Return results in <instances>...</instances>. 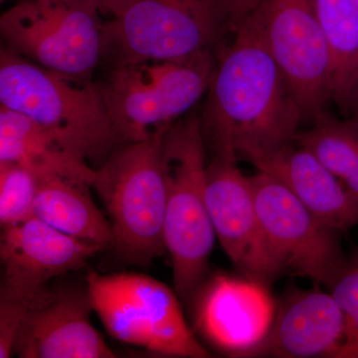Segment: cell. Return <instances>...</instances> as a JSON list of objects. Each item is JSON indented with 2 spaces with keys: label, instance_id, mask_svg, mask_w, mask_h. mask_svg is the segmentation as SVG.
<instances>
[{
  "label": "cell",
  "instance_id": "603a6c76",
  "mask_svg": "<svg viewBox=\"0 0 358 358\" xmlns=\"http://www.w3.org/2000/svg\"><path fill=\"white\" fill-rule=\"evenodd\" d=\"M28 306L0 292V358L14 355V345Z\"/></svg>",
  "mask_w": 358,
  "mask_h": 358
},
{
  "label": "cell",
  "instance_id": "7c38bea8",
  "mask_svg": "<svg viewBox=\"0 0 358 358\" xmlns=\"http://www.w3.org/2000/svg\"><path fill=\"white\" fill-rule=\"evenodd\" d=\"M103 250L55 229L36 216L2 228L0 292L31 307L50 292L52 280L81 270Z\"/></svg>",
  "mask_w": 358,
  "mask_h": 358
},
{
  "label": "cell",
  "instance_id": "ac0fdd59",
  "mask_svg": "<svg viewBox=\"0 0 358 358\" xmlns=\"http://www.w3.org/2000/svg\"><path fill=\"white\" fill-rule=\"evenodd\" d=\"M38 180L34 216L82 241L113 248L112 224L92 199L89 183L60 176Z\"/></svg>",
  "mask_w": 358,
  "mask_h": 358
},
{
  "label": "cell",
  "instance_id": "2e32d148",
  "mask_svg": "<svg viewBox=\"0 0 358 358\" xmlns=\"http://www.w3.org/2000/svg\"><path fill=\"white\" fill-rule=\"evenodd\" d=\"M251 164L278 179L334 229L341 232L358 226V199L307 148L293 143Z\"/></svg>",
  "mask_w": 358,
  "mask_h": 358
},
{
  "label": "cell",
  "instance_id": "3957f363",
  "mask_svg": "<svg viewBox=\"0 0 358 358\" xmlns=\"http://www.w3.org/2000/svg\"><path fill=\"white\" fill-rule=\"evenodd\" d=\"M166 187L164 245L171 258L174 289L192 299L204 282L216 235L207 206L206 154L201 117H181L162 143Z\"/></svg>",
  "mask_w": 358,
  "mask_h": 358
},
{
  "label": "cell",
  "instance_id": "ba28073f",
  "mask_svg": "<svg viewBox=\"0 0 358 358\" xmlns=\"http://www.w3.org/2000/svg\"><path fill=\"white\" fill-rule=\"evenodd\" d=\"M100 13L86 0H25L0 17L6 50L61 74L92 80L102 60Z\"/></svg>",
  "mask_w": 358,
  "mask_h": 358
},
{
  "label": "cell",
  "instance_id": "5bb4252c",
  "mask_svg": "<svg viewBox=\"0 0 358 358\" xmlns=\"http://www.w3.org/2000/svg\"><path fill=\"white\" fill-rule=\"evenodd\" d=\"M94 313L87 284L51 289L26 310L14 345L21 358L117 357L91 322Z\"/></svg>",
  "mask_w": 358,
  "mask_h": 358
},
{
  "label": "cell",
  "instance_id": "4fadbf2b",
  "mask_svg": "<svg viewBox=\"0 0 358 358\" xmlns=\"http://www.w3.org/2000/svg\"><path fill=\"white\" fill-rule=\"evenodd\" d=\"M193 298L196 329L212 345L246 357L268 336L277 307L268 285L250 278L217 274L202 282Z\"/></svg>",
  "mask_w": 358,
  "mask_h": 358
},
{
  "label": "cell",
  "instance_id": "52a82bcc",
  "mask_svg": "<svg viewBox=\"0 0 358 358\" xmlns=\"http://www.w3.org/2000/svg\"><path fill=\"white\" fill-rule=\"evenodd\" d=\"M227 26L223 0H134L102 25V60L110 65L178 60L211 51Z\"/></svg>",
  "mask_w": 358,
  "mask_h": 358
},
{
  "label": "cell",
  "instance_id": "8992f818",
  "mask_svg": "<svg viewBox=\"0 0 358 358\" xmlns=\"http://www.w3.org/2000/svg\"><path fill=\"white\" fill-rule=\"evenodd\" d=\"M87 288L110 336L166 357H210L188 326L176 289L138 273L103 275L91 271Z\"/></svg>",
  "mask_w": 358,
  "mask_h": 358
},
{
  "label": "cell",
  "instance_id": "ffe728a7",
  "mask_svg": "<svg viewBox=\"0 0 358 358\" xmlns=\"http://www.w3.org/2000/svg\"><path fill=\"white\" fill-rule=\"evenodd\" d=\"M294 143L307 148L358 199V124L341 122L326 114L313 119Z\"/></svg>",
  "mask_w": 358,
  "mask_h": 358
},
{
  "label": "cell",
  "instance_id": "d6986e66",
  "mask_svg": "<svg viewBox=\"0 0 358 358\" xmlns=\"http://www.w3.org/2000/svg\"><path fill=\"white\" fill-rule=\"evenodd\" d=\"M331 57L333 99L345 109L346 96L358 70L357 0H313Z\"/></svg>",
  "mask_w": 358,
  "mask_h": 358
},
{
  "label": "cell",
  "instance_id": "9a60e30c",
  "mask_svg": "<svg viewBox=\"0 0 358 358\" xmlns=\"http://www.w3.org/2000/svg\"><path fill=\"white\" fill-rule=\"evenodd\" d=\"M343 338L345 320L331 294L299 289L282 301L268 336L247 357H338Z\"/></svg>",
  "mask_w": 358,
  "mask_h": 358
},
{
  "label": "cell",
  "instance_id": "9c48e42d",
  "mask_svg": "<svg viewBox=\"0 0 358 358\" xmlns=\"http://www.w3.org/2000/svg\"><path fill=\"white\" fill-rule=\"evenodd\" d=\"M250 178L264 234L282 273L329 288L348 261L338 231L322 222L270 174L257 171Z\"/></svg>",
  "mask_w": 358,
  "mask_h": 358
},
{
  "label": "cell",
  "instance_id": "7a4b0ae2",
  "mask_svg": "<svg viewBox=\"0 0 358 358\" xmlns=\"http://www.w3.org/2000/svg\"><path fill=\"white\" fill-rule=\"evenodd\" d=\"M0 105L30 117L95 169L124 143L99 85L6 49L0 56Z\"/></svg>",
  "mask_w": 358,
  "mask_h": 358
},
{
  "label": "cell",
  "instance_id": "83f0119b",
  "mask_svg": "<svg viewBox=\"0 0 358 358\" xmlns=\"http://www.w3.org/2000/svg\"><path fill=\"white\" fill-rule=\"evenodd\" d=\"M357 6H358V0H357Z\"/></svg>",
  "mask_w": 358,
  "mask_h": 358
},
{
  "label": "cell",
  "instance_id": "277c9868",
  "mask_svg": "<svg viewBox=\"0 0 358 358\" xmlns=\"http://www.w3.org/2000/svg\"><path fill=\"white\" fill-rule=\"evenodd\" d=\"M167 131L122 143L96 169L92 185L112 224L113 249L134 265L147 266L166 252L162 152Z\"/></svg>",
  "mask_w": 358,
  "mask_h": 358
},
{
  "label": "cell",
  "instance_id": "8fae6325",
  "mask_svg": "<svg viewBox=\"0 0 358 358\" xmlns=\"http://www.w3.org/2000/svg\"><path fill=\"white\" fill-rule=\"evenodd\" d=\"M205 196L216 238L244 277L268 285L282 274L263 232L251 178L237 159L212 155Z\"/></svg>",
  "mask_w": 358,
  "mask_h": 358
},
{
  "label": "cell",
  "instance_id": "5b68a950",
  "mask_svg": "<svg viewBox=\"0 0 358 358\" xmlns=\"http://www.w3.org/2000/svg\"><path fill=\"white\" fill-rule=\"evenodd\" d=\"M215 66L211 51L113 66L99 87L122 141H145L167 131L208 91Z\"/></svg>",
  "mask_w": 358,
  "mask_h": 358
},
{
  "label": "cell",
  "instance_id": "30bf717a",
  "mask_svg": "<svg viewBox=\"0 0 358 358\" xmlns=\"http://www.w3.org/2000/svg\"><path fill=\"white\" fill-rule=\"evenodd\" d=\"M252 14L305 117L324 114L333 99V66L313 0H260Z\"/></svg>",
  "mask_w": 358,
  "mask_h": 358
},
{
  "label": "cell",
  "instance_id": "7402d4cb",
  "mask_svg": "<svg viewBox=\"0 0 358 358\" xmlns=\"http://www.w3.org/2000/svg\"><path fill=\"white\" fill-rule=\"evenodd\" d=\"M345 320V338L338 358H358V253L346 261L329 285Z\"/></svg>",
  "mask_w": 358,
  "mask_h": 358
},
{
  "label": "cell",
  "instance_id": "cb8c5ba5",
  "mask_svg": "<svg viewBox=\"0 0 358 358\" xmlns=\"http://www.w3.org/2000/svg\"><path fill=\"white\" fill-rule=\"evenodd\" d=\"M227 27L233 32L255 10L260 0H223Z\"/></svg>",
  "mask_w": 358,
  "mask_h": 358
},
{
  "label": "cell",
  "instance_id": "44dd1931",
  "mask_svg": "<svg viewBox=\"0 0 358 358\" xmlns=\"http://www.w3.org/2000/svg\"><path fill=\"white\" fill-rule=\"evenodd\" d=\"M39 180L20 164L0 162V224L16 225L34 216Z\"/></svg>",
  "mask_w": 358,
  "mask_h": 358
},
{
  "label": "cell",
  "instance_id": "4316f807",
  "mask_svg": "<svg viewBox=\"0 0 358 358\" xmlns=\"http://www.w3.org/2000/svg\"><path fill=\"white\" fill-rule=\"evenodd\" d=\"M0 1L3 2L6 1V0H0Z\"/></svg>",
  "mask_w": 358,
  "mask_h": 358
},
{
  "label": "cell",
  "instance_id": "484cf974",
  "mask_svg": "<svg viewBox=\"0 0 358 358\" xmlns=\"http://www.w3.org/2000/svg\"><path fill=\"white\" fill-rule=\"evenodd\" d=\"M345 109L350 110L357 119L358 124V70L353 77L350 90H348V96H346Z\"/></svg>",
  "mask_w": 358,
  "mask_h": 358
},
{
  "label": "cell",
  "instance_id": "6da1fadb",
  "mask_svg": "<svg viewBox=\"0 0 358 358\" xmlns=\"http://www.w3.org/2000/svg\"><path fill=\"white\" fill-rule=\"evenodd\" d=\"M216 61L203 115L213 155L254 162L291 145L305 115L254 14Z\"/></svg>",
  "mask_w": 358,
  "mask_h": 358
},
{
  "label": "cell",
  "instance_id": "e0dca14e",
  "mask_svg": "<svg viewBox=\"0 0 358 358\" xmlns=\"http://www.w3.org/2000/svg\"><path fill=\"white\" fill-rule=\"evenodd\" d=\"M0 162L20 164L37 178H67L92 186L96 169L78 159L48 131L16 110L0 106Z\"/></svg>",
  "mask_w": 358,
  "mask_h": 358
},
{
  "label": "cell",
  "instance_id": "d4e9b609",
  "mask_svg": "<svg viewBox=\"0 0 358 358\" xmlns=\"http://www.w3.org/2000/svg\"><path fill=\"white\" fill-rule=\"evenodd\" d=\"M86 1L95 6L101 15L108 16L110 20H114L126 13L134 0H86Z\"/></svg>",
  "mask_w": 358,
  "mask_h": 358
}]
</instances>
